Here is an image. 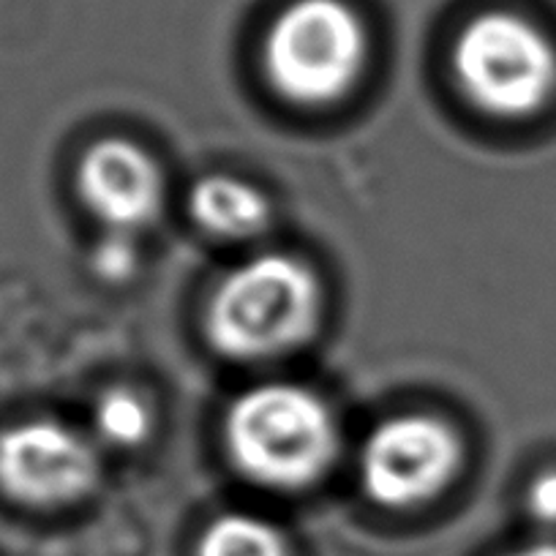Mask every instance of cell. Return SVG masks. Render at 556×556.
Here are the masks:
<instances>
[{"instance_id":"obj_9","label":"cell","mask_w":556,"mask_h":556,"mask_svg":"<svg viewBox=\"0 0 556 556\" xmlns=\"http://www.w3.org/2000/svg\"><path fill=\"white\" fill-rule=\"evenodd\" d=\"M197 556H290V543L265 518L229 513L202 532Z\"/></svg>"},{"instance_id":"obj_11","label":"cell","mask_w":556,"mask_h":556,"mask_svg":"<svg viewBox=\"0 0 556 556\" xmlns=\"http://www.w3.org/2000/svg\"><path fill=\"white\" fill-rule=\"evenodd\" d=\"M137 240L128 232H106L90 251V267L104 285H126L137 273Z\"/></svg>"},{"instance_id":"obj_5","label":"cell","mask_w":556,"mask_h":556,"mask_svg":"<svg viewBox=\"0 0 556 556\" xmlns=\"http://www.w3.org/2000/svg\"><path fill=\"white\" fill-rule=\"evenodd\" d=\"M462 464L456 431L431 415H399L371 431L361 453L366 494L384 507H412L451 485Z\"/></svg>"},{"instance_id":"obj_12","label":"cell","mask_w":556,"mask_h":556,"mask_svg":"<svg viewBox=\"0 0 556 556\" xmlns=\"http://www.w3.org/2000/svg\"><path fill=\"white\" fill-rule=\"evenodd\" d=\"M529 510L540 523H556V469H548L529 485Z\"/></svg>"},{"instance_id":"obj_7","label":"cell","mask_w":556,"mask_h":556,"mask_svg":"<svg viewBox=\"0 0 556 556\" xmlns=\"http://www.w3.org/2000/svg\"><path fill=\"white\" fill-rule=\"evenodd\" d=\"M79 197L110 232L151 227L164 205V178L151 156L128 139H101L79 162Z\"/></svg>"},{"instance_id":"obj_13","label":"cell","mask_w":556,"mask_h":556,"mask_svg":"<svg viewBox=\"0 0 556 556\" xmlns=\"http://www.w3.org/2000/svg\"><path fill=\"white\" fill-rule=\"evenodd\" d=\"M507 556H556V545L554 543H534L527 545V548H518Z\"/></svg>"},{"instance_id":"obj_6","label":"cell","mask_w":556,"mask_h":556,"mask_svg":"<svg viewBox=\"0 0 556 556\" xmlns=\"http://www.w3.org/2000/svg\"><path fill=\"white\" fill-rule=\"evenodd\" d=\"M99 453L72 426L23 420L0 431V491L30 507L83 500L99 483Z\"/></svg>"},{"instance_id":"obj_3","label":"cell","mask_w":556,"mask_h":556,"mask_svg":"<svg viewBox=\"0 0 556 556\" xmlns=\"http://www.w3.org/2000/svg\"><path fill=\"white\" fill-rule=\"evenodd\" d=\"M265 72L295 104H333L368 61V30L346 0H290L265 34Z\"/></svg>"},{"instance_id":"obj_8","label":"cell","mask_w":556,"mask_h":556,"mask_svg":"<svg viewBox=\"0 0 556 556\" xmlns=\"http://www.w3.org/2000/svg\"><path fill=\"white\" fill-rule=\"evenodd\" d=\"M191 216L224 240H249L270 227V202L256 186L232 175H207L191 191Z\"/></svg>"},{"instance_id":"obj_4","label":"cell","mask_w":556,"mask_h":556,"mask_svg":"<svg viewBox=\"0 0 556 556\" xmlns=\"http://www.w3.org/2000/svg\"><path fill=\"white\" fill-rule=\"evenodd\" d=\"M453 72L478 110L518 121L556 96V41L534 20L491 9L458 30Z\"/></svg>"},{"instance_id":"obj_2","label":"cell","mask_w":556,"mask_h":556,"mask_svg":"<svg viewBox=\"0 0 556 556\" xmlns=\"http://www.w3.org/2000/svg\"><path fill=\"white\" fill-rule=\"evenodd\" d=\"M323 317V287L306 262L260 254L235 267L207 308V336L222 355L262 361L314 336Z\"/></svg>"},{"instance_id":"obj_10","label":"cell","mask_w":556,"mask_h":556,"mask_svg":"<svg viewBox=\"0 0 556 556\" xmlns=\"http://www.w3.org/2000/svg\"><path fill=\"white\" fill-rule=\"evenodd\" d=\"M93 424L106 445L137 447L151 434L153 415L137 393L117 388L101 395L93 412Z\"/></svg>"},{"instance_id":"obj_1","label":"cell","mask_w":556,"mask_h":556,"mask_svg":"<svg viewBox=\"0 0 556 556\" xmlns=\"http://www.w3.org/2000/svg\"><path fill=\"white\" fill-rule=\"evenodd\" d=\"M235 467L267 489H303L323 478L339 453L330 406L301 384H260L240 395L224 424Z\"/></svg>"}]
</instances>
